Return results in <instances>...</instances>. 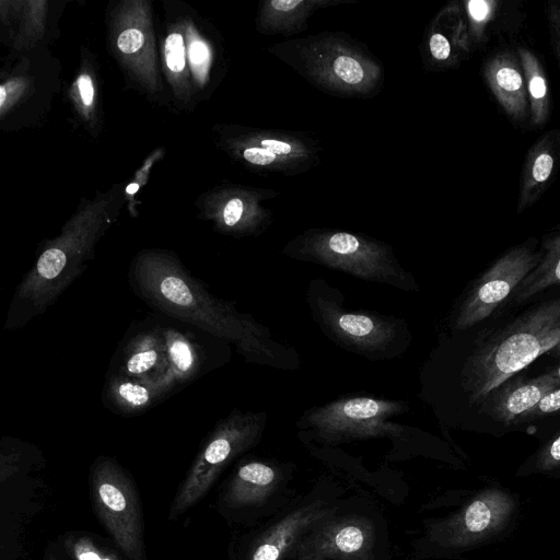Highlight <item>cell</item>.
I'll return each mask as SVG.
<instances>
[{
  "label": "cell",
  "instance_id": "cell-1",
  "mask_svg": "<svg viewBox=\"0 0 560 560\" xmlns=\"http://www.w3.org/2000/svg\"><path fill=\"white\" fill-rule=\"evenodd\" d=\"M560 341V287L454 331L445 394L453 423L466 429L486 397Z\"/></svg>",
  "mask_w": 560,
  "mask_h": 560
},
{
  "label": "cell",
  "instance_id": "cell-2",
  "mask_svg": "<svg viewBox=\"0 0 560 560\" xmlns=\"http://www.w3.org/2000/svg\"><path fill=\"white\" fill-rule=\"evenodd\" d=\"M129 277L138 295L163 313L234 342L248 359L271 357V342H266L259 325L210 293L175 258L142 255Z\"/></svg>",
  "mask_w": 560,
  "mask_h": 560
},
{
  "label": "cell",
  "instance_id": "cell-3",
  "mask_svg": "<svg viewBox=\"0 0 560 560\" xmlns=\"http://www.w3.org/2000/svg\"><path fill=\"white\" fill-rule=\"evenodd\" d=\"M322 92L337 97L369 98L384 85L382 61L365 44L343 32H320L268 48Z\"/></svg>",
  "mask_w": 560,
  "mask_h": 560
},
{
  "label": "cell",
  "instance_id": "cell-4",
  "mask_svg": "<svg viewBox=\"0 0 560 560\" xmlns=\"http://www.w3.org/2000/svg\"><path fill=\"white\" fill-rule=\"evenodd\" d=\"M520 517V495L492 481L471 491L454 512L431 521L424 540L432 555L453 558L508 538Z\"/></svg>",
  "mask_w": 560,
  "mask_h": 560
},
{
  "label": "cell",
  "instance_id": "cell-5",
  "mask_svg": "<svg viewBox=\"0 0 560 560\" xmlns=\"http://www.w3.org/2000/svg\"><path fill=\"white\" fill-rule=\"evenodd\" d=\"M283 253L364 280L418 290L416 280L400 266L392 247L363 234L311 228L292 238Z\"/></svg>",
  "mask_w": 560,
  "mask_h": 560
},
{
  "label": "cell",
  "instance_id": "cell-6",
  "mask_svg": "<svg viewBox=\"0 0 560 560\" xmlns=\"http://www.w3.org/2000/svg\"><path fill=\"white\" fill-rule=\"evenodd\" d=\"M265 422V413L234 409L214 425L173 500L171 518L198 502L234 458L258 443Z\"/></svg>",
  "mask_w": 560,
  "mask_h": 560
},
{
  "label": "cell",
  "instance_id": "cell-7",
  "mask_svg": "<svg viewBox=\"0 0 560 560\" xmlns=\"http://www.w3.org/2000/svg\"><path fill=\"white\" fill-rule=\"evenodd\" d=\"M536 237L505 250L467 287L450 319L453 331L470 328L503 310L541 258Z\"/></svg>",
  "mask_w": 560,
  "mask_h": 560
},
{
  "label": "cell",
  "instance_id": "cell-8",
  "mask_svg": "<svg viewBox=\"0 0 560 560\" xmlns=\"http://www.w3.org/2000/svg\"><path fill=\"white\" fill-rule=\"evenodd\" d=\"M310 305L325 334L338 345L370 359L389 358L409 335L395 318L343 310L328 293L312 290Z\"/></svg>",
  "mask_w": 560,
  "mask_h": 560
},
{
  "label": "cell",
  "instance_id": "cell-9",
  "mask_svg": "<svg viewBox=\"0 0 560 560\" xmlns=\"http://www.w3.org/2000/svg\"><path fill=\"white\" fill-rule=\"evenodd\" d=\"M407 409L401 401L357 396L313 408L304 413L302 423L327 443L394 436L401 427L388 420Z\"/></svg>",
  "mask_w": 560,
  "mask_h": 560
},
{
  "label": "cell",
  "instance_id": "cell-10",
  "mask_svg": "<svg viewBox=\"0 0 560 560\" xmlns=\"http://www.w3.org/2000/svg\"><path fill=\"white\" fill-rule=\"evenodd\" d=\"M95 510L119 549L131 560L143 556V523L138 497L125 470L100 457L91 470Z\"/></svg>",
  "mask_w": 560,
  "mask_h": 560
},
{
  "label": "cell",
  "instance_id": "cell-11",
  "mask_svg": "<svg viewBox=\"0 0 560 560\" xmlns=\"http://www.w3.org/2000/svg\"><path fill=\"white\" fill-rule=\"evenodd\" d=\"M558 387L560 380L547 373L536 377L518 373L486 397L466 430L497 438L514 432L517 420Z\"/></svg>",
  "mask_w": 560,
  "mask_h": 560
},
{
  "label": "cell",
  "instance_id": "cell-12",
  "mask_svg": "<svg viewBox=\"0 0 560 560\" xmlns=\"http://www.w3.org/2000/svg\"><path fill=\"white\" fill-rule=\"evenodd\" d=\"M241 156L249 166L271 174L296 176L320 162L322 145L306 133L256 129L243 139Z\"/></svg>",
  "mask_w": 560,
  "mask_h": 560
},
{
  "label": "cell",
  "instance_id": "cell-13",
  "mask_svg": "<svg viewBox=\"0 0 560 560\" xmlns=\"http://www.w3.org/2000/svg\"><path fill=\"white\" fill-rule=\"evenodd\" d=\"M375 529L363 516L331 515L314 526L295 546L294 560H372Z\"/></svg>",
  "mask_w": 560,
  "mask_h": 560
},
{
  "label": "cell",
  "instance_id": "cell-14",
  "mask_svg": "<svg viewBox=\"0 0 560 560\" xmlns=\"http://www.w3.org/2000/svg\"><path fill=\"white\" fill-rule=\"evenodd\" d=\"M337 508L323 499L300 504L253 540L246 560H283L314 526L334 515Z\"/></svg>",
  "mask_w": 560,
  "mask_h": 560
},
{
  "label": "cell",
  "instance_id": "cell-15",
  "mask_svg": "<svg viewBox=\"0 0 560 560\" xmlns=\"http://www.w3.org/2000/svg\"><path fill=\"white\" fill-rule=\"evenodd\" d=\"M481 75L504 115L517 127L528 125L525 75L516 51L502 49L488 56Z\"/></svg>",
  "mask_w": 560,
  "mask_h": 560
},
{
  "label": "cell",
  "instance_id": "cell-16",
  "mask_svg": "<svg viewBox=\"0 0 560 560\" xmlns=\"http://www.w3.org/2000/svg\"><path fill=\"white\" fill-rule=\"evenodd\" d=\"M458 2L445 7L423 34L421 57L430 71L458 66L471 54Z\"/></svg>",
  "mask_w": 560,
  "mask_h": 560
},
{
  "label": "cell",
  "instance_id": "cell-17",
  "mask_svg": "<svg viewBox=\"0 0 560 560\" xmlns=\"http://www.w3.org/2000/svg\"><path fill=\"white\" fill-rule=\"evenodd\" d=\"M560 168V129L545 132L528 149L520 176L516 214L533 207L552 184Z\"/></svg>",
  "mask_w": 560,
  "mask_h": 560
},
{
  "label": "cell",
  "instance_id": "cell-18",
  "mask_svg": "<svg viewBox=\"0 0 560 560\" xmlns=\"http://www.w3.org/2000/svg\"><path fill=\"white\" fill-rule=\"evenodd\" d=\"M471 51L494 36L515 32L524 19L521 2L468 0L458 2Z\"/></svg>",
  "mask_w": 560,
  "mask_h": 560
},
{
  "label": "cell",
  "instance_id": "cell-19",
  "mask_svg": "<svg viewBox=\"0 0 560 560\" xmlns=\"http://www.w3.org/2000/svg\"><path fill=\"white\" fill-rule=\"evenodd\" d=\"M166 371L163 326L154 325L140 329L127 340L114 373L156 383Z\"/></svg>",
  "mask_w": 560,
  "mask_h": 560
},
{
  "label": "cell",
  "instance_id": "cell-20",
  "mask_svg": "<svg viewBox=\"0 0 560 560\" xmlns=\"http://www.w3.org/2000/svg\"><path fill=\"white\" fill-rule=\"evenodd\" d=\"M283 485L284 472L278 465L249 460L240 465L231 477L224 501L233 508L260 506Z\"/></svg>",
  "mask_w": 560,
  "mask_h": 560
},
{
  "label": "cell",
  "instance_id": "cell-21",
  "mask_svg": "<svg viewBox=\"0 0 560 560\" xmlns=\"http://www.w3.org/2000/svg\"><path fill=\"white\" fill-rule=\"evenodd\" d=\"M355 0H268L262 2L257 28L265 35L291 37L308 28V19L318 9L355 3Z\"/></svg>",
  "mask_w": 560,
  "mask_h": 560
},
{
  "label": "cell",
  "instance_id": "cell-22",
  "mask_svg": "<svg viewBox=\"0 0 560 560\" xmlns=\"http://www.w3.org/2000/svg\"><path fill=\"white\" fill-rule=\"evenodd\" d=\"M167 371L155 384L164 397L195 380L203 364L200 346L185 331L173 326H163Z\"/></svg>",
  "mask_w": 560,
  "mask_h": 560
},
{
  "label": "cell",
  "instance_id": "cell-23",
  "mask_svg": "<svg viewBox=\"0 0 560 560\" xmlns=\"http://www.w3.org/2000/svg\"><path fill=\"white\" fill-rule=\"evenodd\" d=\"M541 258L515 290L505 307H518L542 294L560 287V224L542 235L540 241Z\"/></svg>",
  "mask_w": 560,
  "mask_h": 560
},
{
  "label": "cell",
  "instance_id": "cell-24",
  "mask_svg": "<svg viewBox=\"0 0 560 560\" xmlns=\"http://www.w3.org/2000/svg\"><path fill=\"white\" fill-rule=\"evenodd\" d=\"M103 398L106 406L114 412L136 416L165 397L154 382L110 373L104 386Z\"/></svg>",
  "mask_w": 560,
  "mask_h": 560
},
{
  "label": "cell",
  "instance_id": "cell-25",
  "mask_svg": "<svg viewBox=\"0 0 560 560\" xmlns=\"http://www.w3.org/2000/svg\"><path fill=\"white\" fill-rule=\"evenodd\" d=\"M516 54L525 75L529 106L528 126L532 129H541L548 124L552 112V94L547 72L534 50L518 46Z\"/></svg>",
  "mask_w": 560,
  "mask_h": 560
},
{
  "label": "cell",
  "instance_id": "cell-26",
  "mask_svg": "<svg viewBox=\"0 0 560 560\" xmlns=\"http://www.w3.org/2000/svg\"><path fill=\"white\" fill-rule=\"evenodd\" d=\"M514 475L518 478L545 476L560 480V430L525 458Z\"/></svg>",
  "mask_w": 560,
  "mask_h": 560
},
{
  "label": "cell",
  "instance_id": "cell-27",
  "mask_svg": "<svg viewBox=\"0 0 560 560\" xmlns=\"http://www.w3.org/2000/svg\"><path fill=\"white\" fill-rule=\"evenodd\" d=\"M560 412V387L547 393L516 422L515 431H528L530 425Z\"/></svg>",
  "mask_w": 560,
  "mask_h": 560
},
{
  "label": "cell",
  "instance_id": "cell-28",
  "mask_svg": "<svg viewBox=\"0 0 560 560\" xmlns=\"http://www.w3.org/2000/svg\"><path fill=\"white\" fill-rule=\"evenodd\" d=\"M67 547L75 560H117L112 553L101 550L85 536L68 540Z\"/></svg>",
  "mask_w": 560,
  "mask_h": 560
},
{
  "label": "cell",
  "instance_id": "cell-29",
  "mask_svg": "<svg viewBox=\"0 0 560 560\" xmlns=\"http://www.w3.org/2000/svg\"><path fill=\"white\" fill-rule=\"evenodd\" d=\"M545 11L550 46L560 68V0L548 1Z\"/></svg>",
  "mask_w": 560,
  "mask_h": 560
},
{
  "label": "cell",
  "instance_id": "cell-30",
  "mask_svg": "<svg viewBox=\"0 0 560 560\" xmlns=\"http://www.w3.org/2000/svg\"><path fill=\"white\" fill-rule=\"evenodd\" d=\"M165 59L168 69L180 72L185 67V45L180 34L173 33L165 40Z\"/></svg>",
  "mask_w": 560,
  "mask_h": 560
},
{
  "label": "cell",
  "instance_id": "cell-31",
  "mask_svg": "<svg viewBox=\"0 0 560 560\" xmlns=\"http://www.w3.org/2000/svg\"><path fill=\"white\" fill-rule=\"evenodd\" d=\"M143 34L137 28H127L117 38V46L125 54L139 50L143 44Z\"/></svg>",
  "mask_w": 560,
  "mask_h": 560
},
{
  "label": "cell",
  "instance_id": "cell-32",
  "mask_svg": "<svg viewBox=\"0 0 560 560\" xmlns=\"http://www.w3.org/2000/svg\"><path fill=\"white\" fill-rule=\"evenodd\" d=\"M189 57L191 63L196 66L205 63L209 58V49L207 45L200 40L192 42L189 47Z\"/></svg>",
  "mask_w": 560,
  "mask_h": 560
},
{
  "label": "cell",
  "instance_id": "cell-33",
  "mask_svg": "<svg viewBox=\"0 0 560 560\" xmlns=\"http://www.w3.org/2000/svg\"><path fill=\"white\" fill-rule=\"evenodd\" d=\"M81 100L85 106H90L94 100V88L88 74H81L78 80Z\"/></svg>",
  "mask_w": 560,
  "mask_h": 560
},
{
  "label": "cell",
  "instance_id": "cell-34",
  "mask_svg": "<svg viewBox=\"0 0 560 560\" xmlns=\"http://www.w3.org/2000/svg\"><path fill=\"white\" fill-rule=\"evenodd\" d=\"M545 373L549 374L555 378L560 380V360L556 365L546 369Z\"/></svg>",
  "mask_w": 560,
  "mask_h": 560
},
{
  "label": "cell",
  "instance_id": "cell-35",
  "mask_svg": "<svg viewBox=\"0 0 560 560\" xmlns=\"http://www.w3.org/2000/svg\"><path fill=\"white\" fill-rule=\"evenodd\" d=\"M547 354L553 359L560 360V341Z\"/></svg>",
  "mask_w": 560,
  "mask_h": 560
},
{
  "label": "cell",
  "instance_id": "cell-36",
  "mask_svg": "<svg viewBox=\"0 0 560 560\" xmlns=\"http://www.w3.org/2000/svg\"><path fill=\"white\" fill-rule=\"evenodd\" d=\"M139 188V185L138 184H129L126 188V191L130 195H133Z\"/></svg>",
  "mask_w": 560,
  "mask_h": 560
},
{
  "label": "cell",
  "instance_id": "cell-37",
  "mask_svg": "<svg viewBox=\"0 0 560 560\" xmlns=\"http://www.w3.org/2000/svg\"><path fill=\"white\" fill-rule=\"evenodd\" d=\"M5 96H7V93H5V89L4 86H0V106L2 107L3 104H4V101H5Z\"/></svg>",
  "mask_w": 560,
  "mask_h": 560
},
{
  "label": "cell",
  "instance_id": "cell-38",
  "mask_svg": "<svg viewBox=\"0 0 560 560\" xmlns=\"http://www.w3.org/2000/svg\"><path fill=\"white\" fill-rule=\"evenodd\" d=\"M49 560H58V559H57V558H55V557H51Z\"/></svg>",
  "mask_w": 560,
  "mask_h": 560
}]
</instances>
